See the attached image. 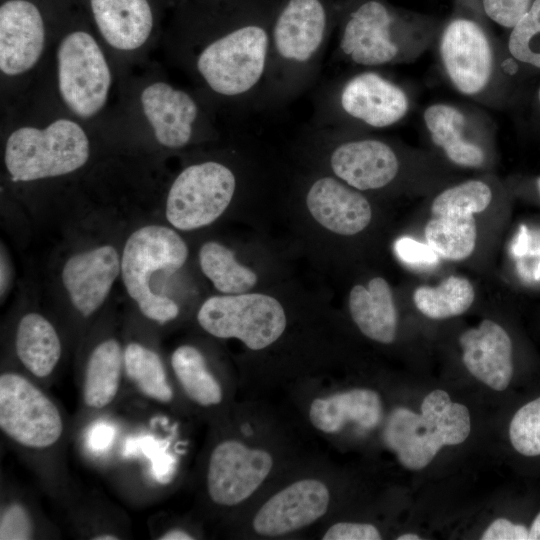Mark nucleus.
Masks as SVG:
<instances>
[{"mask_svg": "<svg viewBox=\"0 0 540 540\" xmlns=\"http://www.w3.org/2000/svg\"><path fill=\"white\" fill-rule=\"evenodd\" d=\"M443 20L384 0H351L332 59L357 68L409 64L435 46Z\"/></svg>", "mask_w": 540, "mask_h": 540, "instance_id": "1", "label": "nucleus"}, {"mask_svg": "<svg viewBox=\"0 0 540 540\" xmlns=\"http://www.w3.org/2000/svg\"><path fill=\"white\" fill-rule=\"evenodd\" d=\"M440 71L459 94L488 109H502L509 96L502 43L479 0H453L435 43Z\"/></svg>", "mask_w": 540, "mask_h": 540, "instance_id": "2", "label": "nucleus"}, {"mask_svg": "<svg viewBox=\"0 0 540 540\" xmlns=\"http://www.w3.org/2000/svg\"><path fill=\"white\" fill-rule=\"evenodd\" d=\"M331 28L323 0H287L272 22L267 72L255 108H282L315 84Z\"/></svg>", "mask_w": 540, "mask_h": 540, "instance_id": "3", "label": "nucleus"}, {"mask_svg": "<svg viewBox=\"0 0 540 540\" xmlns=\"http://www.w3.org/2000/svg\"><path fill=\"white\" fill-rule=\"evenodd\" d=\"M414 105L407 86L377 68H359L320 88L311 126L371 133L401 124Z\"/></svg>", "mask_w": 540, "mask_h": 540, "instance_id": "4", "label": "nucleus"}, {"mask_svg": "<svg viewBox=\"0 0 540 540\" xmlns=\"http://www.w3.org/2000/svg\"><path fill=\"white\" fill-rule=\"evenodd\" d=\"M470 431L468 408L452 402L446 391L438 389L426 395L419 414L404 407L392 410L383 429V441L403 467L420 470L443 446L464 442Z\"/></svg>", "mask_w": 540, "mask_h": 540, "instance_id": "5", "label": "nucleus"}, {"mask_svg": "<svg viewBox=\"0 0 540 540\" xmlns=\"http://www.w3.org/2000/svg\"><path fill=\"white\" fill-rule=\"evenodd\" d=\"M187 256L186 243L174 230L165 226L142 227L127 239L121 259L122 278L129 296L145 317L159 323L177 317V304L154 293L150 288V278L158 271L176 272L184 265Z\"/></svg>", "mask_w": 540, "mask_h": 540, "instance_id": "6", "label": "nucleus"}, {"mask_svg": "<svg viewBox=\"0 0 540 540\" xmlns=\"http://www.w3.org/2000/svg\"><path fill=\"white\" fill-rule=\"evenodd\" d=\"M89 157L84 130L68 119H58L44 129L21 127L10 134L5 164L13 181L61 176L82 167Z\"/></svg>", "mask_w": 540, "mask_h": 540, "instance_id": "7", "label": "nucleus"}, {"mask_svg": "<svg viewBox=\"0 0 540 540\" xmlns=\"http://www.w3.org/2000/svg\"><path fill=\"white\" fill-rule=\"evenodd\" d=\"M421 125L431 145L450 164L474 170L489 166L496 124L485 107L474 102H432L421 112Z\"/></svg>", "mask_w": 540, "mask_h": 540, "instance_id": "8", "label": "nucleus"}, {"mask_svg": "<svg viewBox=\"0 0 540 540\" xmlns=\"http://www.w3.org/2000/svg\"><path fill=\"white\" fill-rule=\"evenodd\" d=\"M0 429L24 449L46 451L60 442L64 422L58 406L38 385L22 374L3 372Z\"/></svg>", "mask_w": 540, "mask_h": 540, "instance_id": "9", "label": "nucleus"}, {"mask_svg": "<svg viewBox=\"0 0 540 540\" xmlns=\"http://www.w3.org/2000/svg\"><path fill=\"white\" fill-rule=\"evenodd\" d=\"M197 320L212 336L239 339L251 350L270 346L286 328L280 302L262 293L212 296L201 305Z\"/></svg>", "mask_w": 540, "mask_h": 540, "instance_id": "10", "label": "nucleus"}, {"mask_svg": "<svg viewBox=\"0 0 540 540\" xmlns=\"http://www.w3.org/2000/svg\"><path fill=\"white\" fill-rule=\"evenodd\" d=\"M316 129L330 142L332 175L363 192L381 190L398 181L406 157L391 141L368 132Z\"/></svg>", "mask_w": 540, "mask_h": 540, "instance_id": "11", "label": "nucleus"}, {"mask_svg": "<svg viewBox=\"0 0 540 540\" xmlns=\"http://www.w3.org/2000/svg\"><path fill=\"white\" fill-rule=\"evenodd\" d=\"M236 187V175L227 165L217 161L192 164L170 187L166 218L183 231L209 225L227 209Z\"/></svg>", "mask_w": 540, "mask_h": 540, "instance_id": "12", "label": "nucleus"}, {"mask_svg": "<svg viewBox=\"0 0 540 540\" xmlns=\"http://www.w3.org/2000/svg\"><path fill=\"white\" fill-rule=\"evenodd\" d=\"M57 59L63 101L79 117H92L106 103L111 84L109 66L98 43L87 32H72L61 41Z\"/></svg>", "mask_w": 540, "mask_h": 540, "instance_id": "13", "label": "nucleus"}, {"mask_svg": "<svg viewBox=\"0 0 540 540\" xmlns=\"http://www.w3.org/2000/svg\"><path fill=\"white\" fill-rule=\"evenodd\" d=\"M272 456L237 440H225L212 450L207 468V490L221 506H235L249 498L270 474Z\"/></svg>", "mask_w": 540, "mask_h": 540, "instance_id": "14", "label": "nucleus"}, {"mask_svg": "<svg viewBox=\"0 0 540 540\" xmlns=\"http://www.w3.org/2000/svg\"><path fill=\"white\" fill-rule=\"evenodd\" d=\"M329 500V490L321 481H296L261 506L253 519V529L263 536H280L300 530L326 513Z\"/></svg>", "mask_w": 540, "mask_h": 540, "instance_id": "15", "label": "nucleus"}, {"mask_svg": "<svg viewBox=\"0 0 540 540\" xmlns=\"http://www.w3.org/2000/svg\"><path fill=\"white\" fill-rule=\"evenodd\" d=\"M45 41L38 8L27 0H8L0 7V69L9 76L31 69Z\"/></svg>", "mask_w": 540, "mask_h": 540, "instance_id": "16", "label": "nucleus"}, {"mask_svg": "<svg viewBox=\"0 0 540 540\" xmlns=\"http://www.w3.org/2000/svg\"><path fill=\"white\" fill-rule=\"evenodd\" d=\"M306 205L321 226L339 235H355L372 219V207L363 193L333 175L320 176L309 185Z\"/></svg>", "mask_w": 540, "mask_h": 540, "instance_id": "17", "label": "nucleus"}, {"mask_svg": "<svg viewBox=\"0 0 540 540\" xmlns=\"http://www.w3.org/2000/svg\"><path fill=\"white\" fill-rule=\"evenodd\" d=\"M120 271L116 249L104 245L69 258L62 270V282L73 306L88 317L103 304Z\"/></svg>", "mask_w": 540, "mask_h": 540, "instance_id": "18", "label": "nucleus"}, {"mask_svg": "<svg viewBox=\"0 0 540 540\" xmlns=\"http://www.w3.org/2000/svg\"><path fill=\"white\" fill-rule=\"evenodd\" d=\"M141 104L161 145L181 148L191 141L200 109L190 94L168 83L156 82L142 91Z\"/></svg>", "mask_w": 540, "mask_h": 540, "instance_id": "19", "label": "nucleus"}, {"mask_svg": "<svg viewBox=\"0 0 540 540\" xmlns=\"http://www.w3.org/2000/svg\"><path fill=\"white\" fill-rule=\"evenodd\" d=\"M462 361L478 380L496 391L505 390L513 375L512 342L503 327L485 319L459 338Z\"/></svg>", "mask_w": 540, "mask_h": 540, "instance_id": "20", "label": "nucleus"}, {"mask_svg": "<svg viewBox=\"0 0 540 540\" xmlns=\"http://www.w3.org/2000/svg\"><path fill=\"white\" fill-rule=\"evenodd\" d=\"M382 415L380 395L366 388L316 398L309 409L311 423L324 433H337L350 422L372 429L380 423Z\"/></svg>", "mask_w": 540, "mask_h": 540, "instance_id": "21", "label": "nucleus"}, {"mask_svg": "<svg viewBox=\"0 0 540 540\" xmlns=\"http://www.w3.org/2000/svg\"><path fill=\"white\" fill-rule=\"evenodd\" d=\"M92 13L106 42L134 50L148 39L153 15L147 0H90Z\"/></svg>", "mask_w": 540, "mask_h": 540, "instance_id": "22", "label": "nucleus"}, {"mask_svg": "<svg viewBox=\"0 0 540 540\" xmlns=\"http://www.w3.org/2000/svg\"><path fill=\"white\" fill-rule=\"evenodd\" d=\"M349 311L359 330L369 339L390 344L396 338L397 311L388 282L372 278L368 287L355 285L349 294Z\"/></svg>", "mask_w": 540, "mask_h": 540, "instance_id": "23", "label": "nucleus"}, {"mask_svg": "<svg viewBox=\"0 0 540 540\" xmlns=\"http://www.w3.org/2000/svg\"><path fill=\"white\" fill-rule=\"evenodd\" d=\"M15 347L22 365L39 379L53 373L62 353L61 341L54 326L44 316L34 312L20 319Z\"/></svg>", "mask_w": 540, "mask_h": 540, "instance_id": "24", "label": "nucleus"}, {"mask_svg": "<svg viewBox=\"0 0 540 540\" xmlns=\"http://www.w3.org/2000/svg\"><path fill=\"white\" fill-rule=\"evenodd\" d=\"M123 353L116 339L102 341L90 353L81 390L87 408L101 410L117 396L124 372Z\"/></svg>", "mask_w": 540, "mask_h": 540, "instance_id": "25", "label": "nucleus"}, {"mask_svg": "<svg viewBox=\"0 0 540 540\" xmlns=\"http://www.w3.org/2000/svg\"><path fill=\"white\" fill-rule=\"evenodd\" d=\"M171 367L191 401L203 407L215 406L222 401V388L197 348L191 345L176 348L171 355Z\"/></svg>", "mask_w": 540, "mask_h": 540, "instance_id": "26", "label": "nucleus"}, {"mask_svg": "<svg viewBox=\"0 0 540 540\" xmlns=\"http://www.w3.org/2000/svg\"><path fill=\"white\" fill-rule=\"evenodd\" d=\"M124 373L145 397L166 404L174 393L160 356L137 342L127 344L123 353Z\"/></svg>", "mask_w": 540, "mask_h": 540, "instance_id": "27", "label": "nucleus"}, {"mask_svg": "<svg viewBox=\"0 0 540 540\" xmlns=\"http://www.w3.org/2000/svg\"><path fill=\"white\" fill-rule=\"evenodd\" d=\"M424 234L434 253L447 260H464L476 247L477 227L474 215L433 216L427 222Z\"/></svg>", "mask_w": 540, "mask_h": 540, "instance_id": "28", "label": "nucleus"}, {"mask_svg": "<svg viewBox=\"0 0 540 540\" xmlns=\"http://www.w3.org/2000/svg\"><path fill=\"white\" fill-rule=\"evenodd\" d=\"M475 291L464 277L449 276L435 287L420 286L413 293L416 308L426 317L443 320L465 313L472 305Z\"/></svg>", "mask_w": 540, "mask_h": 540, "instance_id": "29", "label": "nucleus"}, {"mask_svg": "<svg viewBox=\"0 0 540 540\" xmlns=\"http://www.w3.org/2000/svg\"><path fill=\"white\" fill-rule=\"evenodd\" d=\"M199 263L203 274L224 294L245 293L258 280L254 271L236 261L230 249L215 241L201 246Z\"/></svg>", "mask_w": 540, "mask_h": 540, "instance_id": "30", "label": "nucleus"}, {"mask_svg": "<svg viewBox=\"0 0 540 540\" xmlns=\"http://www.w3.org/2000/svg\"><path fill=\"white\" fill-rule=\"evenodd\" d=\"M502 51L510 77L515 76L521 66L540 69V0H533L529 10L508 30Z\"/></svg>", "mask_w": 540, "mask_h": 540, "instance_id": "31", "label": "nucleus"}, {"mask_svg": "<svg viewBox=\"0 0 540 540\" xmlns=\"http://www.w3.org/2000/svg\"><path fill=\"white\" fill-rule=\"evenodd\" d=\"M495 190L488 179L472 178L446 187L431 203L433 216H469L485 211Z\"/></svg>", "mask_w": 540, "mask_h": 540, "instance_id": "32", "label": "nucleus"}, {"mask_svg": "<svg viewBox=\"0 0 540 540\" xmlns=\"http://www.w3.org/2000/svg\"><path fill=\"white\" fill-rule=\"evenodd\" d=\"M509 438L520 454L540 455V397L517 410L509 425Z\"/></svg>", "mask_w": 540, "mask_h": 540, "instance_id": "33", "label": "nucleus"}, {"mask_svg": "<svg viewBox=\"0 0 540 540\" xmlns=\"http://www.w3.org/2000/svg\"><path fill=\"white\" fill-rule=\"evenodd\" d=\"M34 524L28 509L20 502L1 507L0 540H28L34 538Z\"/></svg>", "mask_w": 540, "mask_h": 540, "instance_id": "34", "label": "nucleus"}, {"mask_svg": "<svg viewBox=\"0 0 540 540\" xmlns=\"http://www.w3.org/2000/svg\"><path fill=\"white\" fill-rule=\"evenodd\" d=\"M533 0H479L488 20L510 30L529 10Z\"/></svg>", "mask_w": 540, "mask_h": 540, "instance_id": "35", "label": "nucleus"}, {"mask_svg": "<svg viewBox=\"0 0 540 540\" xmlns=\"http://www.w3.org/2000/svg\"><path fill=\"white\" fill-rule=\"evenodd\" d=\"M323 540H379L378 529L367 523L339 522L332 525L322 537Z\"/></svg>", "mask_w": 540, "mask_h": 540, "instance_id": "36", "label": "nucleus"}, {"mask_svg": "<svg viewBox=\"0 0 540 540\" xmlns=\"http://www.w3.org/2000/svg\"><path fill=\"white\" fill-rule=\"evenodd\" d=\"M529 530L521 524H515L500 518L493 521L482 534V540H528Z\"/></svg>", "mask_w": 540, "mask_h": 540, "instance_id": "37", "label": "nucleus"}, {"mask_svg": "<svg viewBox=\"0 0 540 540\" xmlns=\"http://www.w3.org/2000/svg\"><path fill=\"white\" fill-rule=\"evenodd\" d=\"M398 255L409 263L430 262L434 251L409 238H403L396 243Z\"/></svg>", "mask_w": 540, "mask_h": 540, "instance_id": "38", "label": "nucleus"}, {"mask_svg": "<svg viewBox=\"0 0 540 540\" xmlns=\"http://www.w3.org/2000/svg\"><path fill=\"white\" fill-rule=\"evenodd\" d=\"M158 539L160 540H192L194 537L182 529L173 528L162 533Z\"/></svg>", "mask_w": 540, "mask_h": 540, "instance_id": "39", "label": "nucleus"}, {"mask_svg": "<svg viewBox=\"0 0 540 540\" xmlns=\"http://www.w3.org/2000/svg\"><path fill=\"white\" fill-rule=\"evenodd\" d=\"M528 540H540V513L535 517L530 526Z\"/></svg>", "mask_w": 540, "mask_h": 540, "instance_id": "40", "label": "nucleus"}, {"mask_svg": "<svg viewBox=\"0 0 540 540\" xmlns=\"http://www.w3.org/2000/svg\"><path fill=\"white\" fill-rule=\"evenodd\" d=\"M94 540H117L119 537L116 534L109 533V532H102L97 533L93 537H91Z\"/></svg>", "mask_w": 540, "mask_h": 540, "instance_id": "41", "label": "nucleus"}, {"mask_svg": "<svg viewBox=\"0 0 540 540\" xmlns=\"http://www.w3.org/2000/svg\"><path fill=\"white\" fill-rule=\"evenodd\" d=\"M420 539L421 537L413 533H407V534H403L397 537V540H420Z\"/></svg>", "mask_w": 540, "mask_h": 540, "instance_id": "42", "label": "nucleus"}, {"mask_svg": "<svg viewBox=\"0 0 540 540\" xmlns=\"http://www.w3.org/2000/svg\"><path fill=\"white\" fill-rule=\"evenodd\" d=\"M535 186H536V189H537V192L540 196V176L535 180Z\"/></svg>", "mask_w": 540, "mask_h": 540, "instance_id": "43", "label": "nucleus"}, {"mask_svg": "<svg viewBox=\"0 0 540 540\" xmlns=\"http://www.w3.org/2000/svg\"><path fill=\"white\" fill-rule=\"evenodd\" d=\"M537 100H538V103L540 105V87H539L538 92H537Z\"/></svg>", "mask_w": 540, "mask_h": 540, "instance_id": "44", "label": "nucleus"}]
</instances>
